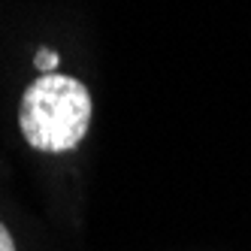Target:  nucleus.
I'll return each instance as SVG.
<instances>
[{"instance_id":"f257e3e1","label":"nucleus","mask_w":251,"mask_h":251,"mask_svg":"<svg viewBox=\"0 0 251 251\" xmlns=\"http://www.w3.org/2000/svg\"><path fill=\"white\" fill-rule=\"evenodd\" d=\"M91 94L88 88L64 73H46L27 85L19 106V127L30 149L70 151L76 149L91 124Z\"/></svg>"},{"instance_id":"f03ea898","label":"nucleus","mask_w":251,"mask_h":251,"mask_svg":"<svg viewBox=\"0 0 251 251\" xmlns=\"http://www.w3.org/2000/svg\"><path fill=\"white\" fill-rule=\"evenodd\" d=\"M33 64H37V70H43V76H46L49 70H55L61 64V58H58V51H51V49H40L37 58H33Z\"/></svg>"},{"instance_id":"7ed1b4c3","label":"nucleus","mask_w":251,"mask_h":251,"mask_svg":"<svg viewBox=\"0 0 251 251\" xmlns=\"http://www.w3.org/2000/svg\"><path fill=\"white\" fill-rule=\"evenodd\" d=\"M0 251H15V242H12V236H9V230L0 224Z\"/></svg>"}]
</instances>
